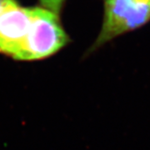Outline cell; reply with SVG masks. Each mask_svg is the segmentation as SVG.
Returning a JSON list of instances; mask_svg holds the SVG:
<instances>
[{
	"mask_svg": "<svg viewBox=\"0 0 150 150\" xmlns=\"http://www.w3.org/2000/svg\"><path fill=\"white\" fill-rule=\"evenodd\" d=\"M31 23V8L12 0L0 13V53L16 59L27 38Z\"/></svg>",
	"mask_w": 150,
	"mask_h": 150,
	"instance_id": "cell-3",
	"label": "cell"
},
{
	"mask_svg": "<svg viewBox=\"0 0 150 150\" xmlns=\"http://www.w3.org/2000/svg\"><path fill=\"white\" fill-rule=\"evenodd\" d=\"M150 20V0H104L102 28L89 53Z\"/></svg>",
	"mask_w": 150,
	"mask_h": 150,
	"instance_id": "cell-2",
	"label": "cell"
},
{
	"mask_svg": "<svg viewBox=\"0 0 150 150\" xmlns=\"http://www.w3.org/2000/svg\"><path fill=\"white\" fill-rule=\"evenodd\" d=\"M69 42L59 16L44 8H31V23L16 60H38L56 54Z\"/></svg>",
	"mask_w": 150,
	"mask_h": 150,
	"instance_id": "cell-1",
	"label": "cell"
},
{
	"mask_svg": "<svg viewBox=\"0 0 150 150\" xmlns=\"http://www.w3.org/2000/svg\"><path fill=\"white\" fill-rule=\"evenodd\" d=\"M12 0H0V13L5 9L7 6L10 4Z\"/></svg>",
	"mask_w": 150,
	"mask_h": 150,
	"instance_id": "cell-5",
	"label": "cell"
},
{
	"mask_svg": "<svg viewBox=\"0 0 150 150\" xmlns=\"http://www.w3.org/2000/svg\"><path fill=\"white\" fill-rule=\"evenodd\" d=\"M43 8L59 14L64 0H39Z\"/></svg>",
	"mask_w": 150,
	"mask_h": 150,
	"instance_id": "cell-4",
	"label": "cell"
}]
</instances>
